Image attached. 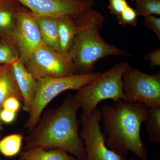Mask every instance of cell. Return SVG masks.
I'll return each mask as SVG.
<instances>
[{"label":"cell","instance_id":"19","mask_svg":"<svg viewBox=\"0 0 160 160\" xmlns=\"http://www.w3.org/2000/svg\"><path fill=\"white\" fill-rule=\"evenodd\" d=\"M18 59V53L15 47L0 42V65H12Z\"/></svg>","mask_w":160,"mask_h":160},{"label":"cell","instance_id":"17","mask_svg":"<svg viewBox=\"0 0 160 160\" xmlns=\"http://www.w3.org/2000/svg\"><path fill=\"white\" fill-rule=\"evenodd\" d=\"M24 138L20 133H13L0 140V152L7 158L15 156L21 151Z\"/></svg>","mask_w":160,"mask_h":160},{"label":"cell","instance_id":"1","mask_svg":"<svg viewBox=\"0 0 160 160\" xmlns=\"http://www.w3.org/2000/svg\"><path fill=\"white\" fill-rule=\"evenodd\" d=\"M80 107L75 96L69 94L62 104L41 118L25 138L24 150L35 147L59 149L86 160V153L79 132L77 113Z\"/></svg>","mask_w":160,"mask_h":160},{"label":"cell","instance_id":"24","mask_svg":"<svg viewBox=\"0 0 160 160\" xmlns=\"http://www.w3.org/2000/svg\"><path fill=\"white\" fill-rule=\"evenodd\" d=\"M20 101L17 98L9 97L3 103L2 108L17 113L21 107Z\"/></svg>","mask_w":160,"mask_h":160},{"label":"cell","instance_id":"29","mask_svg":"<svg viewBox=\"0 0 160 160\" xmlns=\"http://www.w3.org/2000/svg\"><path fill=\"white\" fill-rule=\"evenodd\" d=\"M154 160H160V159L159 158H158V157H156L155 159Z\"/></svg>","mask_w":160,"mask_h":160},{"label":"cell","instance_id":"11","mask_svg":"<svg viewBox=\"0 0 160 160\" xmlns=\"http://www.w3.org/2000/svg\"><path fill=\"white\" fill-rule=\"evenodd\" d=\"M12 66L16 82L22 98L23 110L29 114L36 95L37 81L19 58Z\"/></svg>","mask_w":160,"mask_h":160},{"label":"cell","instance_id":"26","mask_svg":"<svg viewBox=\"0 0 160 160\" xmlns=\"http://www.w3.org/2000/svg\"><path fill=\"white\" fill-rule=\"evenodd\" d=\"M8 2V0H0V6H3Z\"/></svg>","mask_w":160,"mask_h":160},{"label":"cell","instance_id":"18","mask_svg":"<svg viewBox=\"0 0 160 160\" xmlns=\"http://www.w3.org/2000/svg\"><path fill=\"white\" fill-rule=\"evenodd\" d=\"M138 16L160 15V0H133Z\"/></svg>","mask_w":160,"mask_h":160},{"label":"cell","instance_id":"30","mask_svg":"<svg viewBox=\"0 0 160 160\" xmlns=\"http://www.w3.org/2000/svg\"><path fill=\"white\" fill-rule=\"evenodd\" d=\"M0 160H1V158H0Z\"/></svg>","mask_w":160,"mask_h":160},{"label":"cell","instance_id":"7","mask_svg":"<svg viewBox=\"0 0 160 160\" xmlns=\"http://www.w3.org/2000/svg\"><path fill=\"white\" fill-rule=\"evenodd\" d=\"M24 64L36 79L75 74L74 65L69 58L45 44L35 50Z\"/></svg>","mask_w":160,"mask_h":160},{"label":"cell","instance_id":"16","mask_svg":"<svg viewBox=\"0 0 160 160\" xmlns=\"http://www.w3.org/2000/svg\"><path fill=\"white\" fill-rule=\"evenodd\" d=\"M145 124L148 139L154 145L160 144V106L150 107L148 109Z\"/></svg>","mask_w":160,"mask_h":160},{"label":"cell","instance_id":"21","mask_svg":"<svg viewBox=\"0 0 160 160\" xmlns=\"http://www.w3.org/2000/svg\"><path fill=\"white\" fill-rule=\"evenodd\" d=\"M143 26L150 29L160 40V18L156 16H149L145 18Z\"/></svg>","mask_w":160,"mask_h":160},{"label":"cell","instance_id":"14","mask_svg":"<svg viewBox=\"0 0 160 160\" xmlns=\"http://www.w3.org/2000/svg\"><path fill=\"white\" fill-rule=\"evenodd\" d=\"M71 156L59 149L47 150L42 147H35L24 150L20 154L21 160H67Z\"/></svg>","mask_w":160,"mask_h":160},{"label":"cell","instance_id":"8","mask_svg":"<svg viewBox=\"0 0 160 160\" xmlns=\"http://www.w3.org/2000/svg\"><path fill=\"white\" fill-rule=\"evenodd\" d=\"M102 119L101 108L97 107L88 117L82 112L80 117L82 129L80 132L84 142L86 160H126L106 146L105 138L100 128Z\"/></svg>","mask_w":160,"mask_h":160},{"label":"cell","instance_id":"10","mask_svg":"<svg viewBox=\"0 0 160 160\" xmlns=\"http://www.w3.org/2000/svg\"><path fill=\"white\" fill-rule=\"evenodd\" d=\"M29 9L33 14L58 19L74 17L92 7V0H16Z\"/></svg>","mask_w":160,"mask_h":160},{"label":"cell","instance_id":"15","mask_svg":"<svg viewBox=\"0 0 160 160\" xmlns=\"http://www.w3.org/2000/svg\"><path fill=\"white\" fill-rule=\"evenodd\" d=\"M9 2L0 6V34L6 38V43L14 46L12 36L15 24L17 11L10 8Z\"/></svg>","mask_w":160,"mask_h":160},{"label":"cell","instance_id":"6","mask_svg":"<svg viewBox=\"0 0 160 160\" xmlns=\"http://www.w3.org/2000/svg\"><path fill=\"white\" fill-rule=\"evenodd\" d=\"M124 101L139 102L147 107L160 106V72L146 74L128 66L123 75Z\"/></svg>","mask_w":160,"mask_h":160},{"label":"cell","instance_id":"3","mask_svg":"<svg viewBox=\"0 0 160 160\" xmlns=\"http://www.w3.org/2000/svg\"><path fill=\"white\" fill-rule=\"evenodd\" d=\"M129 66L126 62L118 63L77 90L75 98L84 114L90 116L103 100H113L115 102L125 100L122 77Z\"/></svg>","mask_w":160,"mask_h":160},{"label":"cell","instance_id":"9","mask_svg":"<svg viewBox=\"0 0 160 160\" xmlns=\"http://www.w3.org/2000/svg\"><path fill=\"white\" fill-rule=\"evenodd\" d=\"M12 40L19 58L24 63L35 50L44 44L35 16L31 12L18 10Z\"/></svg>","mask_w":160,"mask_h":160},{"label":"cell","instance_id":"31","mask_svg":"<svg viewBox=\"0 0 160 160\" xmlns=\"http://www.w3.org/2000/svg\"><path fill=\"white\" fill-rule=\"evenodd\" d=\"M92 1H93V0H92Z\"/></svg>","mask_w":160,"mask_h":160},{"label":"cell","instance_id":"4","mask_svg":"<svg viewBox=\"0 0 160 160\" xmlns=\"http://www.w3.org/2000/svg\"><path fill=\"white\" fill-rule=\"evenodd\" d=\"M96 27L86 28L75 38L68 58L74 65L75 74H86L94 72V65L106 57L129 55L128 52L106 42L99 34Z\"/></svg>","mask_w":160,"mask_h":160},{"label":"cell","instance_id":"13","mask_svg":"<svg viewBox=\"0 0 160 160\" xmlns=\"http://www.w3.org/2000/svg\"><path fill=\"white\" fill-rule=\"evenodd\" d=\"M35 16L43 42L46 46L59 52L58 19L36 15Z\"/></svg>","mask_w":160,"mask_h":160},{"label":"cell","instance_id":"12","mask_svg":"<svg viewBox=\"0 0 160 160\" xmlns=\"http://www.w3.org/2000/svg\"><path fill=\"white\" fill-rule=\"evenodd\" d=\"M9 97L16 98L20 101H22L12 65H2L0 66V112L3 109V103ZM0 128H2L1 120Z\"/></svg>","mask_w":160,"mask_h":160},{"label":"cell","instance_id":"25","mask_svg":"<svg viewBox=\"0 0 160 160\" xmlns=\"http://www.w3.org/2000/svg\"><path fill=\"white\" fill-rule=\"evenodd\" d=\"M17 113L2 109L0 112V120L2 122L7 124L13 122L16 118Z\"/></svg>","mask_w":160,"mask_h":160},{"label":"cell","instance_id":"5","mask_svg":"<svg viewBox=\"0 0 160 160\" xmlns=\"http://www.w3.org/2000/svg\"><path fill=\"white\" fill-rule=\"evenodd\" d=\"M101 72L86 74H73L57 78H46L37 79V91L33 106L25 129L28 133L32 131L41 118L43 111L52 100L60 93L68 90H78L96 78Z\"/></svg>","mask_w":160,"mask_h":160},{"label":"cell","instance_id":"28","mask_svg":"<svg viewBox=\"0 0 160 160\" xmlns=\"http://www.w3.org/2000/svg\"><path fill=\"white\" fill-rule=\"evenodd\" d=\"M2 128H0V136L1 135V133H2Z\"/></svg>","mask_w":160,"mask_h":160},{"label":"cell","instance_id":"27","mask_svg":"<svg viewBox=\"0 0 160 160\" xmlns=\"http://www.w3.org/2000/svg\"><path fill=\"white\" fill-rule=\"evenodd\" d=\"M67 160H78L76 158H75L74 157H70V158H69V159H68Z\"/></svg>","mask_w":160,"mask_h":160},{"label":"cell","instance_id":"20","mask_svg":"<svg viewBox=\"0 0 160 160\" xmlns=\"http://www.w3.org/2000/svg\"><path fill=\"white\" fill-rule=\"evenodd\" d=\"M137 17L138 15L135 9L128 5L117 18L118 23L122 26H136L138 24Z\"/></svg>","mask_w":160,"mask_h":160},{"label":"cell","instance_id":"2","mask_svg":"<svg viewBox=\"0 0 160 160\" xmlns=\"http://www.w3.org/2000/svg\"><path fill=\"white\" fill-rule=\"evenodd\" d=\"M149 107L139 102L123 100L114 105H103V134L106 146L115 153L126 157L129 152L141 160H149L148 153L142 140L141 127Z\"/></svg>","mask_w":160,"mask_h":160},{"label":"cell","instance_id":"22","mask_svg":"<svg viewBox=\"0 0 160 160\" xmlns=\"http://www.w3.org/2000/svg\"><path fill=\"white\" fill-rule=\"evenodd\" d=\"M128 5L126 0H109L108 8L111 14L118 18Z\"/></svg>","mask_w":160,"mask_h":160},{"label":"cell","instance_id":"23","mask_svg":"<svg viewBox=\"0 0 160 160\" xmlns=\"http://www.w3.org/2000/svg\"><path fill=\"white\" fill-rule=\"evenodd\" d=\"M145 60L149 61L151 68H155L160 66V48H158L155 51L148 52L144 55Z\"/></svg>","mask_w":160,"mask_h":160}]
</instances>
